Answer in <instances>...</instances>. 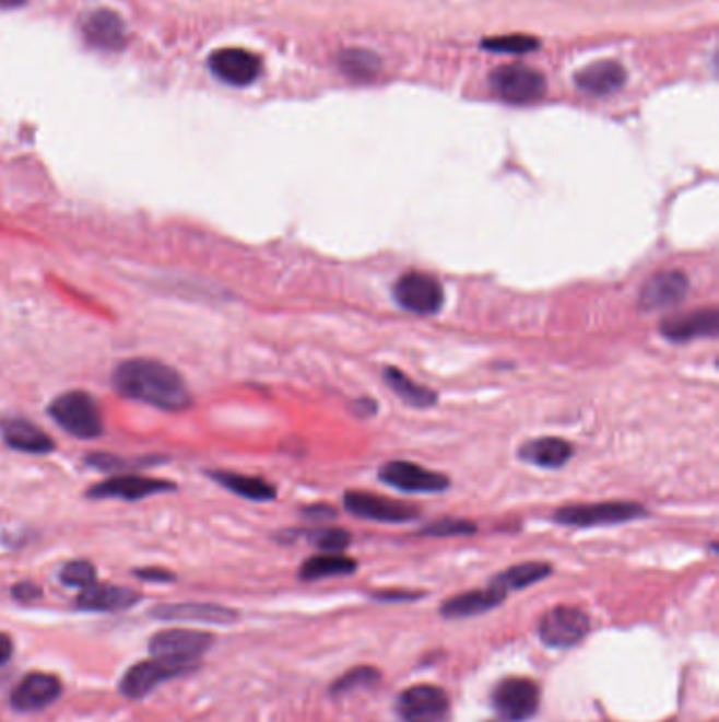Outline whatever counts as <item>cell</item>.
<instances>
[{"label":"cell","mask_w":719,"mask_h":722,"mask_svg":"<svg viewBox=\"0 0 719 722\" xmlns=\"http://www.w3.org/2000/svg\"><path fill=\"white\" fill-rule=\"evenodd\" d=\"M115 392L165 412H184L192 406V397L176 368L158 360L120 361L113 372Z\"/></svg>","instance_id":"cell-1"},{"label":"cell","mask_w":719,"mask_h":722,"mask_svg":"<svg viewBox=\"0 0 719 722\" xmlns=\"http://www.w3.org/2000/svg\"><path fill=\"white\" fill-rule=\"evenodd\" d=\"M49 415L63 431L79 440H95L104 433V415L91 393H61L51 401Z\"/></svg>","instance_id":"cell-2"},{"label":"cell","mask_w":719,"mask_h":722,"mask_svg":"<svg viewBox=\"0 0 719 722\" xmlns=\"http://www.w3.org/2000/svg\"><path fill=\"white\" fill-rule=\"evenodd\" d=\"M648 510L633 501H603V503H576L559 508L553 513V520L564 526L576 528H593V526H610L625 524L630 520L646 517Z\"/></svg>","instance_id":"cell-3"},{"label":"cell","mask_w":719,"mask_h":722,"mask_svg":"<svg viewBox=\"0 0 719 722\" xmlns=\"http://www.w3.org/2000/svg\"><path fill=\"white\" fill-rule=\"evenodd\" d=\"M392 299L408 313L435 315L446 304V290L435 275L410 271L392 283Z\"/></svg>","instance_id":"cell-4"},{"label":"cell","mask_w":719,"mask_h":722,"mask_svg":"<svg viewBox=\"0 0 719 722\" xmlns=\"http://www.w3.org/2000/svg\"><path fill=\"white\" fill-rule=\"evenodd\" d=\"M378 480L408 494H437L450 488V478L412 461H389L378 469Z\"/></svg>","instance_id":"cell-5"},{"label":"cell","mask_w":719,"mask_h":722,"mask_svg":"<svg viewBox=\"0 0 719 722\" xmlns=\"http://www.w3.org/2000/svg\"><path fill=\"white\" fill-rule=\"evenodd\" d=\"M490 88L500 100L509 104H532L540 100L546 90V79L539 70L519 63H509L496 68L490 74Z\"/></svg>","instance_id":"cell-6"},{"label":"cell","mask_w":719,"mask_h":722,"mask_svg":"<svg viewBox=\"0 0 719 722\" xmlns=\"http://www.w3.org/2000/svg\"><path fill=\"white\" fill-rule=\"evenodd\" d=\"M344 508L355 517L385 522V524H405V522L416 520L420 515L416 505L387 499V497H378L374 492H361V490L344 492Z\"/></svg>","instance_id":"cell-7"},{"label":"cell","mask_w":719,"mask_h":722,"mask_svg":"<svg viewBox=\"0 0 719 722\" xmlns=\"http://www.w3.org/2000/svg\"><path fill=\"white\" fill-rule=\"evenodd\" d=\"M492 701L505 721H528L539 710V687L528 678H507L496 687Z\"/></svg>","instance_id":"cell-8"},{"label":"cell","mask_w":719,"mask_h":722,"mask_svg":"<svg viewBox=\"0 0 719 722\" xmlns=\"http://www.w3.org/2000/svg\"><path fill=\"white\" fill-rule=\"evenodd\" d=\"M589 632V617L574 606H557L540 619L539 633L544 644L568 649Z\"/></svg>","instance_id":"cell-9"},{"label":"cell","mask_w":719,"mask_h":722,"mask_svg":"<svg viewBox=\"0 0 719 722\" xmlns=\"http://www.w3.org/2000/svg\"><path fill=\"white\" fill-rule=\"evenodd\" d=\"M211 647L210 633L197 630H165L152 636L151 653L156 660L190 665Z\"/></svg>","instance_id":"cell-10"},{"label":"cell","mask_w":719,"mask_h":722,"mask_svg":"<svg viewBox=\"0 0 719 722\" xmlns=\"http://www.w3.org/2000/svg\"><path fill=\"white\" fill-rule=\"evenodd\" d=\"M689 290V279L686 272L669 271L655 272L639 292V311L655 313L677 306L686 299Z\"/></svg>","instance_id":"cell-11"},{"label":"cell","mask_w":719,"mask_h":722,"mask_svg":"<svg viewBox=\"0 0 719 722\" xmlns=\"http://www.w3.org/2000/svg\"><path fill=\"white\" fill-rule=\"evenodd\" d=\"M176 490L174 481L146 478L138 474H120L110 480L97 481L87 490L90 499H119V501H142L152 494Z\"/></svg>","instance_id":"cell-12"},{"label":"cell","mask_w":719,"mask_h":722,"mask_svg":"<svg viewBox=\"0 0 719 722\" xmlns=\"http://www.w3.org/2000/svg\"><path fill=\"white\" fill-rule=\"evenodd\" d=\"M448 710V695L433 685L412 687L397 701V712L403 722H444Z\"/></svg>","instance_id":"cell-13"},{"label":"cell","mask_w":719,"mask_h":722,"mask_svg":"<svg viewBox=\"0 0 719 722\" xmlns=\"http://www.w3.org/2000/svg\"><path fill=\"white\" fill-rule=\"evenodd\" d=\"M210 68L211 72L226 85L245 88V85H251L260 77L262 61L256 54H251L247 49L228 47V49H220L211 56Z\"/></svg>","instance_id":"cell-14"},{"label":"cell","mask_w":719,"mask_h":722,"mask_svg":"<svg viewBox=\"0 0 719 722\" xmlns=\"http://www.w3.org/2000/svg\"><path fill=\"white\" fill-rule=\"evenodd\" d=\"M719 331L718 308H696L660 322V334L671 342H689L696 338H714Z\"/></svg>","instance_id":"cell-15"},{"label":"cell","mask_w":719,"mask_h":722,"mask_svg":"<svg viewBox=\"0 0 719 722\" xmlns=\"http://www.w3.org/2000/svg\"><path fill=\"white\" fill-rule=\"evenodd\" d=\"M188 669H190V665L152 657L151 662L138 663L125 674V678L120 683V692L131 697V699L144 697V695L154 691V687H158L161 683H165L174 676H180Z\"/></svg>","instance_id":"cell-16"},{"label":"cell","mask_w":719,"mask_h":722,"mask_svg":"<svg viewBox=\"0 0 719 722\" xmlns=\"http://www.w3.org/2000/svg\"><path fill=\"white\" fill-rule=\"evenodd\" d=\"M83 36L91 47L99 51H120L127 40L125 24L115 11L97 9L83 22Z\"/></svg>","instance_id":"cell-17"},{"label":"cell","mask_w":719,"mask_h":722,"mask_svg":"<svg viewBox=\"0 0 719 722\" xmlns=\"http://www.w3.org/2000/svg\"><path fill=\"white\" fill-rule=\"evenodd\" d=\"M60 680L56 676L32 672L11 695V703L15 710L34 712L54 703L60 697Z\"/></svg>","instance_id":"cell-18"},{"label":"cell","mask_w":719,"mask_h":722,"mask_svg":"<svg viewBox=\"0 0 719 722\" xmlns=\"http://www.w3.org/2000/svg\"><path fill=\"white\" fill-rule=\"evenodd\" d=\"M0 433L11 451L49 454L56 449V442L40 427L26 419H7L0 422Z\"/></svg>","instance_id":"cell-19"},{"label":"cell","mask_w":719,"mask_h":722,"mask_svg":"<svg viewBox=\"0 0 719 722\" xmlns=\"http://www.w3.org/2000/svg\"><path fill=\"white\" fill-rule=\"evenodd\" d=\"M517 456L526 465H534L540 469H562L574 456V446L562 438H537L521 444Z\"/></svg>","instance_id":"cell-20"},{"label":"cell","mask_w":719,"mask_h":722,"mask_svg":"<svg viewBox=\"0 0 719 722\" xmlns=\"http://www.w3.org/2000/svg\"><path fill=\"white\" fill-rule=\"evenodd\" d=\"M627 83V70L614 60L596 61L576 74V85L591 95H610Z\"/></svg>","instance_id":"cell-21"},{"label":"cell","mask_w":719,"mask_h":722,"mask_svg":"<svg viewBox=\"0 0 719 722\" xmlns=\"http://www.w3.org/2000/svg\"><path fill=\"white\" fill-rule=\"evenodd\" d=\"M154 617L167 621H203V624H231L237 613L217 604H165L152 610Z\"/></svg>","instance_id":"cell-22"},{"label":"cell","mask_w":719,"mask_h":722,"mask_svg":"<svg viewBox=\"0 0 719 722\" xmlns=\"http://www.w3.org/2000/svg\"><path fill=\"white\" fill-rule=\"evenodd\" d=\"M385 383L389 385L390 392L394 393L403 404L412 406V408H433L439 401V395L424 385H420L416 381H412L403 370L394 368V365H387L382 372Z\"/></svg>","instance_id":"cell-23"},{"label":"cell","mask_w":719,"mask_h":722,"mask_svg":"<svg viewBox=\"0 0 719 722\" xmlns=\"http://www.w3.org/2000/svg\"><path fill=\"white\" fill-rule=\"evenodd\" d=\"M140 601V594L129 587L115 585H90L81 592L76 604L85 610H122Z\"/></svg>","instance_id":"cell-24"},{"label":"cell","mask_w":719,"mask_h":722,"mask_svg":"<svg viewBox=\"0 0 719 722\" xmlns=\"http://www.w3.org/2000/svg\"><path fill=\"white\" fill-rule=\"evenodd\" d=\"M210 476L211 480L217 481L220 486H224L226 490L247 501L264 503V501H274L276 497V488L270 481L256 476H245L237 471H210Z\"/></svg>","instance_id":"cell-25"},{"label":"cell","mask_w":719,"mask_h":722,"mask_svg":"<svg viewBox=\"0 0 719 722\" xmlns=\"http://www.w3.org/2000/svg\"><path fill=\"white\" fill-rule=\"evenodd\" d=\"M507 592H503L498 585H490L487 590H480V592H469V594H460L451 601L444 602L441 613L451 619L458 617H471V615H480L485 613L494 606H498L500 602L505 601Z\"/></svg>","instance_id":"cell-26"},{"label":"cell","mask_w":719,"mask_h":722,"mask_svg":"<svg viewBox=\"0 0 719 722\" xmlns=\"http://www.w3.org/2000/svg\"><path fill=\"white\" fill-rule=\"evenodd\" d=\"M357 571V562L342 554H321L313 556L302 564L300 577L304 581H319L328 577H342Z\"/></svg>","instance_id":"cell-27"},{"label":"cell","mask_w":719,"mask_h":722,"mask_svg":"<svg viewBox=\"0 0 719 722\" xmlns=\"http://www.w3.org/2000/svg\"><path fill=\"white\" fill-rule=\"evenodd\" d=\"M553 569L546 562H526V564H517L510 567L505 572H500L498 577H494V585H498L503 592H510V590H523L528 585H534L542 581L544 577H549Z\"/></svg>","instance_id":"cell-28"},{"label":"cell","mask_w":719,"mask_h":722,"mask_svg":"<svg viewBox=\"0 0 719 722\" xmlns=\"http://www.w3.org/2000/svg\"><path fill=\"white\" fill-rule=\"evenodd\" d=\"M340 68L344 74H349L355 81H372L380 72L382 63L376 54L353 47L340 54Z\"/></svg>","instance_id":"cell-29"},{"label":"cell","mask_w":719,"mask_h":722,"mask_svg":"<svg viewBox=\"0 0 719 722\" xmlns=\"http://www.w3.org/2000/svg\"><path fill=\"white\" fill-rule=\"evenodd\" d=\"M91 467L99 471H127V469H138V467H151L156 465L158 456H119V454H90L85 458Z\"/></svg>","instance_id":"cell-30"},{"label":"cell","mask_w":719,"mask_h":722,"mask_svg":"<svg viewBox=\"0 0 719 722\" xmlns=\"http://www.w3.org/2000/svg\"><path fill=\"white\" fill-rule=\"evenodd\" d=\"M539 40L523 34H510V36H496L481 40V47L494 54H528L539 49Z\"/></svg>","instance_id":"cell-31"},{"label":"cell","mask_w":719,"mask_h":722,"mask_svg":"<svg viewBox=\"0 0 719 722\" xmlns=\"http://www.w3.org/2000/svg\"><path fill=\"white\" fill-rule=\"evenodd\" d=\"M306 539L313 543L315 547L323 549L326 554H340L351 545V535L342 528H319V531H308Z\"/></svg>","instance_id":"cell-32"},{"label":"cell","mask_w":719,"mask_h":722,"mask_svg":"<svg viewBox=\"0 0 719 722\" xmlns=\"http://www.w3.org/2000/svg\"><path fill=\"white\" fill-rule=\"evenodd\" d=\"M478 524L469 520H456V517H444L437 520L420 531V535L426 537H458V535H475Z\"/></svg>","instance_id":"cell-33"},{"label":"cell","mask_w":719,"mask_h":722,"mask_svg":"<svg viewBox=\"0 0 719 722\" xmlns=\"http://www.w3.org/2000/svg\"><path fill=\"white\" fill-rule=\"evenodd\" d=\"M61 583L68 587H90L95 583V569L87 560H74L68 562L60 572Z\"/></svg>","instance_id":"cell-34"},{"label":"cell","mask_w":719,"mask_h":722,"mask_svg":"<svg viewBox=\"0 0 719 722\" xmlns=\"http://www.w3.org/2000/svg\"><path fill=\"white\" fill-rule=\"evenodd\" d=\"M13 596L22 602L36 601V598H40V587L34 585V583L24 581V583H20V585L13 587Z\"/></svg>","instance_id":"cell-35"},{"label":"cell","mask_w":719,"mask_h":722,"mask_svg":"<svg viewBox=\"0 0 719 722\" xmlns=\"http://www.w3.org/2000/svg\"><path fill=\"white\" fill-rule=\"evenodd\" d=\"M353 410L360 417H374L378 412V404L372 397H360L353 401Z\"/></svg>","instance_id":"cell-36"},{"label":"cell","mask_w":719,"mask_h":722,"mask_svg":"<svg viewBox=\"0 0 719 722\" xmlns=\"http://www.w3.org/2000/svg\"><path fill=\"white\" fill-rule=\"evenodd\" d=\"M304 517H310V520H331L335 517V510L330 508V505H310L304 510Z\"/></svg>","instance_id":"cell-37"},{"label":"cell","mask_w":719,"mask_h":722,"mask_svg":"<svg viewBox=\"0 0 719 722\" xmlns=\"http://www.w3.org/2000/svg\"><path fill=\"white\" fill-rule=\"evenodd\" d=\"M11 655H13V642L7 633H0V665L9 662Z\"/></svg>","instance_id":"cell-38"},{"label":"cell","mask_w":719,"mask_h":722,"mask_svg":"<svg viewBox=\"0 0 719 722\" xmlns=\"http://www.w3.org/2000/svg\"><path fill=\"white\" fill-rule=\"evenodd\" d=\"M138 577H142L146 581H172L174 579L172 572L165 571H140L138 572Z\"/></svg>","instance_id":"cell-39"},{"label":"cell","mask_w":719,"mask_h":722,"mask_svg":"<svg viewBox=\"0 0 719 722\" xmlns=\"http://www.w3.org/2000/svg\"><path fill=\"white\" fill-rule=\"evenodd\" d=\"M26 0H0V7L4 9H13V7H22Z\"/></svg>","instance_id":"cell-40"}]
</instances>
